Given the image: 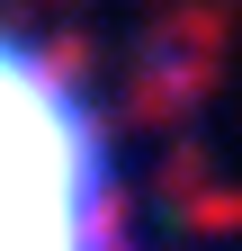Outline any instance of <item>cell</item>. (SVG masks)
<instances>
[{"mask_svg":"<svg viewBox=\"0 0 242 251\" xmlns=\"http://www.w3.org/2000/svg\"><path fill=\"white\" fill-rule=\"evenodd\" d=\"M0 251H108L99 117L9 27H0Z\"/></svg>","mask_w":242,"mask_h":251,"instance_id":"cell-1","label":"cell"}]
</instances>
